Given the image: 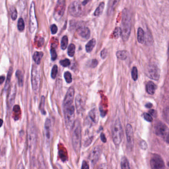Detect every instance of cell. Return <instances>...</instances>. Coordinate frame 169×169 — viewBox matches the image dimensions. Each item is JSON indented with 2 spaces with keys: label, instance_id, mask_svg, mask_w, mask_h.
<instances>
[{
  "label": "cell",
  "instance_id": "11a10c76",
  "mask_svg": "<svg viewBox=\"0 0 169 169\" xmlns=\"http://www.w3.org/2000/svg\"><path fill=\"white\" fill-rule=\"evenodd\" d=\"M166 139V141H167V142L169 144V135H168Z\"/></svg>",
  "mask_w": 169,
  "mask_h": 169
},
{
  "label": "cell",
  "instance_id": "5b68a950",
  "mask_svg": "<svg viewBox=\"0 0 169 169\" xmlns=\"http://www.w3.org/2000/svg\"><path fill=\"white\" fill-rule=\"evenodd\" d=\"M64 120L65 127L68 129H72L75 117V108L73 105L64 108Z\"/></svg>",
  "mask_w": 169,
  "mask_h": 169
},
{
  "label": "cell",
  "instance_id": "816d5d0a",
  "mask_svg": "<svg viewBox=\"0 0 169 169\" xmlns=\"http://www.w3.org/2000/svg\"><path fill=\"white\" fill-rule=\"evenodd\" d=\"M149 112V113L151 114L153 117H156V115H157L156 111L155 110H153H153H152H152H150Z\"/></svg>",
  "mask_w": 169,
  "mask_h": 169
},
{
  "label": "cell",
  "instance_id": "f1b7e54d",
  "mask_svg": "<svg viewBox=\"0 0 169 169\" xmlns=\"http://www.w3.org/2000/svg\"><path fill=\"white\" fill-rule=\"evenodd\" d=\"M12 68L11 67L9 69V71L7 73V77L6 82L5 84V87H4V90L5 91L7 90V89L9 88L10 86V82H11V77L12 75Z\"/></svg>",
  "mask_w": 169,
  "mask_h": 169
},
{
  "label": "cell",
  "instance_id": "ba28073f",
  "mask_svg": "<svg viewBox=\"0 0 169 169\" xmlns=\"http://www.w3.org/2000/svg\"><path fill=\"white\" fill-rule=\"evenodd\" d=\"M37 21L35 12V5L33 2L30 5L29 12V29L30 33L34 32L37 28Z\"/></svg>",
  "mask_w": 169,
  "mask_h": 169
},
{
  "label": "cell",
  "instance_id": "52a82bcc",
  "mask_svg": "<svg viewBox=\"0 0 169 169\" xmlns=\"http://www.w3.org/2000/svg\"><path fill=\"white\" fill-rule=\"evenodd\" d=\"M40 84V70L37 66L33 65L31 70V84L33 90L37 93L39 89Z\"/></svg>",
  "mask_w": 169,
  "mask_h": 169
},
{
  "label": "cell",
  "instance_id": "2e32d148",
  "mask_svg": "<svg viewBox=\"0 0 169 169\" xmlns=\"http://www.w3.org/2000/svg\"><path fill=\"white\" fill-rule=\"evenodd\" d=\"M74 97H75V89L74 87H70L68 89L65 97L64 100L63 102L64 108L73 105Z\"/></svg>",
  "mask_w": 169,
  "mask_h": 169
},
{
  "label": "cell",
  "instance_id": "1f68e13d",
  "mask_svg": "<svg viewBox=\"0 0 169 169\" xmlns=\"http://www.w3.org/2000/svg\"><path fill=\"white\" fill-rule=\"evenodd\" d=\"M121 168L123 169H130L129 162H128V160L126 157H123L121 159Z\"/></svg>",
  "mask_w": 169,
  "mask_h": 169
},
{
  "label": "cell",
  "instance_id": "9f6ffc18",
  "mask_svg": "<svg viewBox=\"0 0 169 169\" xmlns=\"http://www.w3.org/2000/svg\"><path fill=\"white\" fill-rule=\"evenodd\" d=\"M2 123H3V121H2V120L1 119V127L2 126Z\"/></svg>",
  "mask_w": 169,
  "mask_h": 169
},
{
  "label": "cell",
  "instance_id": "f907efd6",
  "mask_svg": "<svg viewBox=\"0 0 169 169\" xmlns=\"http://www.w3.org/2000/svg\"><path fill=\"white\" fill-rule=\"evenodd\" d=\"M101 139L102 141H103V142L105 143L106 142L107 139L106 137H105V134L104 133H101L100 135Z\"/></svg>",
  "mask_w": 169,
  "mask_h": 169
},
{
  "label": "cell",
  "instance_id": "f35d334b",
  "mask_svg": "<svg viewBox=\"0 0 169 169\" xmlns=\"http://www.w3.org/2000/svg\"><path fill=\"white\" fill-rule=\"evenodd\" d=\"M58 68L57 65H54L52 68L51 71V77L52 79H55L57 76L58 74Z\"/></svg>",
  "mask_w": 169,
  "mask_h": 169
},
{
  "label": "cell",
  "instance_id": "4fadbf2b",
  "mask_svg": "<svg viewBox=\"0 0 169 169\" xmlns=\"http://www.w3.org/2000/svg\"><path fill=\"white\" fill-rule=\"evenodd\" d=\"M44 135L47 145H49L52 139L53 130H52V122L50 118H47L45 121L44 126Z\"/></svg>",
  "mask_w": 169,
  "mask_h": 169
},
{
  "label": "cell",
  "instance_id": "30bf717a",
  "mask_svg": "<svg viewBox=\"0 0 169 169\" xmlns=\"http://www.w3.org/2000/svg\"><path fill=\"white\" fill-rule=\"evenodd\" d=\"M155 132L156 135L162 138H167L169 135V129L163 123L159 122L155 126Z\"/></svg>",
  "mask_w": 169,
  "mask_h": 169
},
{
  "label": "cell",
  "instance_id": "cb8c5ba5",
  "mask_svg": "<svg viewBox=\"0 0 169 169\" xmlns=\"http://www.w3.org/2000/svg\"><path fill=\"white\" fill-rule=\"evenodd\" d=\"M16 76L17 77L18 85L21 87H22L23 85V82H24L23 73H22L21 70H17V71H16Z\"/></svg>",
  "mask_w": 169,
  "mask_h": 169
},
{
  "label": "cell",
  "instance_id": "681fc988",
  "mask_svg": "<svg viewBox=\"0 0 169 169\" xmlns=\"http://www.w3.org/2000/svg\"><path fill=\"white\" fill-rule=\"evenodd\" d=\"M120 0H113V2L112 6L111 9L113 10L115 9L117 5L118 4V2H120Z\"/></svg>",
  "mask_w": 169,
  "mask_h": 169
},
{
  "label": "cell",
  "instance_id": "9a60e30c",
  "mask_svg": "<svg viewBox=\"0 0 169 169\" xmlns=\"http://www.w3.org/2000/svg\"><path fill=\"white\" fill-rule=\"evenodd\" d=\"M126 136H127L128 146L132 150L134 146V135L133 128L130 124H128L126 126Z\"/></svg>",
  "mask_w": 169,
  "mask_h": 169
},
{
  "label": "cell",
  "instance_id": "f546056e",
  "mask_svg": "<svg viewBox=\"0 0 169 169\" xmlns=\"http://www.w3.org/2000/svg\"><path fill=\"white\" fill-rule=\"evenodd\" d=\"M104 7H105V3L104 2H101L99 6L95 11L94 13V16H96V17L100 16L103 12Z\"/></svg>",
  "mask_w": 169,
  "mask_h": 169
},
{
  "label": "cell",
  "instance_id": "3957f363",
  "mask_svg": "<svg viewBox=\"0 0 169 169\" xmlns=\"http://www.w3.org/2000/svg\"><path fill=\"white\" fill-rule=\"evenodd\" d=\"M27 135L29 151L31 154H33L36 147L37 133L36 127L33 123H30L28 126L27 128Z\"/></svg>",
  "mask_w": 169,
  "mask_h": 169
},
{
  "label": "cell",
  "instance_id": "7402d4cb",
  "mask_svg": "<svg viewBox=\"0 0 169 169\" xmlns=\"http://www.w3.org/2000/svg\"><path fill=\"white\" fill-rule=\"evenodd\" d=\"M21 115V108L19 105H15L13 107V118L15 121H18Z\"/></svg>",
  "mask_w": 169,
  "mask_h": 169
},
{
  "label": "cell",
  "instance_id": "44dd1931",
  "mask_svg": "<svg viewBox=\"0 0 169 169\" xmlns=\"http://www.w3.org/2000/svg\"><path fill=\"white\" fill-rule=\"evenodd\" d=\"M156 88H157L156 85L152 81H149L147 82V84H146V91L149 94L153 95L155 92Z\"/></svg>",
  "mask_w": 169,
  "mask_h": 169
},
{
  "label": "cell",
  "instance_id": "d6986e66",
  "mask_svg": "<svg viewBox=\"0 0 169 169\" xmlns=\"http://www.w3.org/2000/svg\"><path fill=\"white\" fill-rule=\"evenodd\" d=\"M77 33L80 36L85 39H88L90 36L89 29L85 27H81L79 28L77 30Z\"/></svg>",
  "mask_w": 169,
  "mask_h": 169
},
{
  "label": "cell",
  "instance_id": "5bb4252c",
  "mask_svg": "<svg viewBox=\"0 0 169 169\" xmlns=\"http://www.w3.org/2000/svg\"><path fill=\"white\" fill-rule=\"evenodd\" d=\"M150 165L152 169H163L165 164L162 157L159 155L153 154L150 160Z\"/></svg>",
  "mask_w": 169,
  "mask_h": 169
},
{
  "label": "cell",
  "instance_id": "7c38bea8",
  "mask_svg": "<svg viewBox=\"0 0 169 169\" xmlns=\"http://www.w3.org/2000/svg\"><path fill=\"white\" fill-rule=\"evenodd\" d=\"M102 152V148L100 145H97L93 148L89 156V160L93 166L98 162Z\"/></svg>",
  "mask_w": 169,
  "mask_h": 169
},
{
  "label": "cell",
  "instance_id": "8fae6325",
  "mask_svg": "<svg viewBox=\"0 0 169 169\" xmlns=\"http://www.w3.org/2000/svg\"><path fill=\"white\" fill-rule=\"evenodd\" d=\"M147 75L150 79L155 80H158L160 76V70L156 65H149L146 70Z\"/></svg>",
  "mask_w": 169,
  "mask_h": 169
},
{
  "label": "cell",
  "instance_id": "836d02e7",
  "mask_svg": "<svg viewBox=\"0 0 169 169\" xmlns=\"http://www.w3.org/2000/svg\"><path fill=\"white\" fill-rule=\"evenodd\" d=\"M68 44V38L66 36H64L62 39L60 47L62 50L66 49Z\"/></svg>",
  "mask_w": 169,
  "mask_h": 169
},
{
  "label": "cell",
  "instance_id": "4dcf8cb0",
  "mask_svg": "<svg viewBox=\"0 0 169 169\" xmlns=\"http://www.w3.org/2000/svg\"><path fill=\"white\" fill-rule=\"evenodd\" d=\"M45 97L42 96L41 97V100H40V104H39V109L41 113L43 115H46V111L45 110Z\"/></svg>",
  "mask_w": 169,
  "mask_h": 169
},
{
  "label": "cell",
  "instance_id": "e575fe53",
  "mask_svg": "<svg viewBox=\"0 0 169 169\" xmlns=\"http://www.w3.org/2000/svg\"><path fill=\"white\" fill-rule=\"evenodd\" d=\"M17 27L19 31H23L25 27L24 21L22 18H20L18 19V23H17Z\"/></svg>",
  "mask_w": 169,
  "mask_h": 169
},
{
  "label": "cell",
  "instance_id": "e0dca14e",
  "mask_svg": "<svg viewBox=\"0 0 169 169\" xmlns=\"http://www.w3.org/2000/svg\"><path fill=\"white\" fill-rule=\"evenodd\" d=\"M85 106V100L84 98L80 94H78L75 98V108L77 113L80 114L84 112Z\"/></svg>",
  "mask_w": 169,
  "mask_h": 169
},
{
  "label": "cell",
  "instance_id": "d4e9b609",
  "mask_svg": "<svg viewBox=\"0 0 169 169\" xmlns=\"http://www.w3.org/2000/svg\"><path fill=\"white\" fill-rule=\"evenodd\" d=\"M59 155L60 158L63 162H65L68 159V155L64 147H60L59 149Z\"/></svg>",
  "mask_w": 169,
  "mask_h": 169
},
{
  "label": "cell",
  "instance_id": "83f0119b",
  "mask_svg": "<svg viewBox=\"0 0 169 169\" xmlns=\"http://www.w3.org/2000/svg\"><path fill=\"white\" fill-rule=\"evenodd\" d=\"M96 45V40L95 39H92L90 40L87 44L86 45L85 49L87 53H90L93 50V48L95 47Z\"/></svg>",
  "mask_w": 169,
  "mask_h": 169
},
{
  "label": "cell",
  "instance_id": "b9f144b4",
  "mask_svg": "<svg viewBox=\"0 0 169 169\" xmlns=\"http://www.w3.org/2000/svg\"><path fill=\"white\" fill-rule=\"evenodd\" d=\"M51 59L52 60H56L57 58V54L56 52V50H55V49L52 48L51 49Z\"/></svg>",
  "mask_w": 169,
  "mask_h": 169
},
{
  "label": "cell",
  "instance_id": "4316f807",
  "mask_svg": "<svg viewBox=\"0 0 169 169\" xmlns=\"http://www.w3.org/2000/svg\"><path fill=\"white\" fill-rule=\"evenodd\" d=\"M43 56V53L42 52H36L34 53L33 56V59L34 60L35 63L38 65L40 64L41 63V59L42 58Z\"/></svg>",
  "mask_w": 169,
  "mask_h": 169
},
{
  "label": "cell",
  "instance_id": "9c48e42d",
  "mask_svg": "<svg viewBox=\"0 0 169 169\" xmlns=\"http://www.w3.org/2000/svg\"><path fill=\"white\" fill-rule=\"evenodd\" d=\"M65 0H58L54 12V17L57 21L61 19L65 10Z\"/></svg>",
  "mask_w": 169,
  "mask_h": 169
},
{
  "label": "cell",
  "instance_id": "d6a6232c",
  "mask_svg": "<svg viewBox=\"0 0 169 169\" xmlns=\"http://www.w3.org/2000/svg\"><path fill=\"white\" fill-rule=\"evenodd\" d=\"M75 47L74 44H71L68 47V54L70 57H72L75 53Z\"/></svg>",
  "mask_w": 169,
  "mask_h": 169
},
{
  "label": "cell",
  "instance_id": "ab89813d",
  "mask_svg": "<svg viewBox=\"0 0 169 169\" xmlns=\"http://www.w3.org/2000/svg\"><path fill=\"white\" fill-rule=\"evenodd\" d=\"M60 63L62 66H64V67H67V66L70 65V60H69V59H65L60 60Z\"/></svg>",
  "mask_w": 169,
  "mask_h": 169
},
{
  "label": "cell",
  "instance_id": "7dc6e473",
  "mask_svg": "<svg viewBox=\"0 0 169 169\" xmlns=\"http://www.w3.org/2000/svg\"><path fill=\"white\" fill-rule=\"evenodd\" d=\"M98 60L96 59H93V60H92L91 64V66L92 68H95V67H96L97 65H98Z\"/></svg>",
  "mask_w": 169,
  "mask_h": 169
},
{
  "label": "cell",
  "instance_id": "60d3db41",
  "mask_svg": "<svg viewBox=\"0 0 169 169\" xmlns=\"http://www.w3.org/2000/svg\"><path fill=\"white\" fill-rule=\"evenodd\" d=\"M143 117L146 121L149 122H151L153 121V118H152V115L150 114V113H144Z\"/></svg>",
  "mask_w": 169,
  "mask_h": 169
},
{
  "label": "cell",
  "instance_id": "8d00e7d4",
  "mask_svg": "<svg viewBox=\"0 0 169 169\" xmlns=\"http://www.w3.org/2000/svg\"><path fill=\"white\" fill-rule=\"evenodd\" d=\"M10 10H11V15L12 19L13 21H15L17 19V11L16 10V8L15 7H11V9H10Z\"/></svg>",
  "mask_w": 169,
  "mask_h": 169
},
{
  "label": "cell",
  "instance_id": "603a6c76",
  "mask_svg": "<svg viewBox=\"0 0 169 169\" xmlns=\"http://www.w3.org/2000/svg\"><path fill=\"white\" fill-rule=\"evenodd\" d=\"M145 32L142 28H138V42L143 44L145 42Z\"/></svg>",
  "mask_w": 169,
  "mask_h": 169
},
{
  "label": "cell",
  "instance_id": "7a4b0ae2",
  "mask_svg": "<svg viewBox=\"0 0 169 169\" xmlns=\"http://www.w3.org/2000/svg\"><path fill=\"white\" fill-rule=\"evenodd\" d=\"M72 133V144L74 150L79 154L81 146V127L79 120L75 121L73 128Z\"/></svg>",
  "mask_w": 169,
  "mask_h": 169
},
{
  "label": "cell",
  "instance_id": "8992f818",
  "mask_svg": "<svg viewBox=\"0 0 169 169\" xmlns=\"http://www.w3.org/2000/svg\"><path fill=\"white\" fill-rule=\"evenodd\" d=\"M84 6L83 2L80 1L73 2L69 6V13L75 17L83 16L85 12Z\"/></svg>",
  "mask_w": 169,
  "mask_h": 169
},
{
  "label": "cell",
  "instance_id": "277c9868",
  "mask_svg": "<svg viewBox=\"0 0 169 169\" xmlns=\"http://www.w3.org/2000/svg\"><path fill=\"white\" fill-rule=\"evenodd\" d=\"M112 138L115 145H119L122 141L123 131L122 126L119 119H117L113 123L112 128Z\"/></svg>",
  "mask_w": 169,
  "mask_h": 169
},
{
  "label": "cell",
  "instance_id": "ee69618b",
  "mask_svg": "<svg viewBox=\"0 0 169 169\" xmlns=\"http://www.w3.org/2000/svg\"><path fill=\"white\" fill-rule=\"evenodd\" d=\"M140 146L141 148L143 150H146V149L147 148V144L146 143V142L144 140L140 141Z\"/></svg>",
  "mask_w": 169,
  "mask_h": 169
},
{
  "label": "cell",
  "instance_id": "f5cc1de1",
  "mask_svg": "<svg viewBox=\"0 0 169 169\" xmlns=\"http://www.w3.org/2000/svg\"><path fill=\"white\" fill-rule=\"evenodd\" d=\"M5 77L4 76H1L0 77V82H1V84H2L3 83V82L4 81V80H5Z\"/></svg>",
  "mask_w": 169,
  "mask_h": 169
},
{
  "label": "cell",
  "instance_id": "bcb514c9",
  "mask_svg": "<svg viewBox=\"0 0 169 169\" xmlns=\"http://www.w3.org/2000/svg\"><path fill=\"white\" fill-rule=\"evenodd\" d=\"M108 52L107 50L106 49H104L101 51V58L104 59L105 58H106L107 56Z\"/></svg>",
  "mask_w": 169,
  "mask_h": 169
},
{
  "label": "cell",
  "instance_id": "f6af8a7d",
  "mask_svg": "<svg viewBox=\"0 0 169 169\" xmlns=\"http://www.w3.org/2000/svg\"><path fill=\"white\" fill-rule=\"evenodd\" d=\"M51 31L52 34H56L58 31V27L55 24H53L51 27Z\"/></svg>",
  "mask_w": 169,
  "mask_h": 169
},
{
  "label": "cell",
  "instance_id": "d590c367",
  "mask_svg": "<svg viewBox=\"0 0 169 169\" xmlns=\"http://www.w3.org/2000/svg\"><path fill=\"white\" fill-rule=\"evenodd\" d=\"M64 78L65 81L68 84H70L72 82L73 79H72V76H71V74H70V72H69V71L65 72L64 74Z\"/></svg>",
  "mask_w": 169,
  "mask_h": 169
},
{
  "label": "cell",
  "instance_id": "db71d44e",
  "mask_svg": "<svg viewBox=\"0 0 169 169\" xmlns=\"http://www.w3.org/2000/svg\"><path fill=\"white\" fill-rule=\"evenodd\" d=\"M145 107L146 108H151L152 107V104L150 103H147V104H146V105H145Z\"/></svg>",
  "mask_w": 169,
  "mask_h": 169
},
{
  "label": "cell",
  "instance_id": "7bdbcfd3",
  "mask_svg": "<svg viewBox=\"0 0 169 169\" xmlns=\"http://www.w3.org/2000/svg\"><path fill=\"white\" fill-rule=\"evenodd\" d=\"M113 35H114V36L116 38H118L120 36H121V28H118V27L116 28L113 31Z\"/></svg>",
  "mask_w": 169,
  "mask_h": 169
},
{
  "label": "cell",
  "instance_id": "74e56055",
  "mask_svg": "<svg viewBox=\"0 0 169 169\" xmlns=\"http://www.w3.org/2000/svg\"><path fill=\"white\" fill-rule=\"evenodd\" d=\"M132 76L133 80H134V81H136L138 80V70L137 68L134 66L133 67L132 70Z\"/></svg>",
  "mask_w": 169,
  "mask_h": 169
},
{
  "label": "cell",
  "instance_id": "c3c4849f",
  "mask_svg": "<svg viewBox=\"0 0 169 169\" xmlns=\"http://www.w3.org/2000/svg\"><path fill=\"white\" fill-rule=\"evenodd\" d=\"M89 167L87 164V162L85 161H84L82 162V167H81V169H89Z\"/></svg>",
  "mask_w": 169,
  "mask_h": 169
},
{
  "label": "cell",
  "instance_id": "484cf974",
  "mask_svg": "<svg viewBox=\"0 0 169 169\" xmlns=\"http://www.w3.org/2000/svg\"><path fill=\"white\" fill-rule=\"evenodd\" d=\"M116 56L118 59L121 60H125L127 59L128 56V51L125 50L118 51L116 53Z\"/></svg>",
  "mask_w": 169,
  "mask_h": 169
},
{
  "label": "cell",
  "instance_id": "ffe728a7",
  "mask_svg": "<svg viewBox=\"0 0 169 169\" xmlns=\"http://www.w3.org/2000/svg\"><path fill=\"white\" fill-rule=\"evenodd\" d=\"M88 116L93 123H98L99 121V112L96 108H94L90 111L88 113Z\"/></svg>",
  "mask_w": 169,
  "mask_h": 169
},
{
  "label": "cell",
  "instance_id": "ac0fdd59",
  "mask_svg": "<svg viewBox=\"0 0 169 169\" xmlns=\"http://www.w3.org/2000/svg\"><path fill=\"white\" fill-rule=\"evenodd\" d=\"M16 94V88L15 86H12L9 89L8 96H7V107H11L15 102V97Z\"/></svg>",
  "mask_w": 169,
  "mask_h": 169
},
{
  "label": "cell",
  "instance_id": "6da1fadb",
  "mask_svg": "<svg viewBox=\"0 0 169 169\" xmlns=\"http://www.w3.org/2000/svg\"><path fill=\"white\" fill-rule=\"evenodd\" d=\"M132 28V19L128 10L124 9L123 11L121 26V36L123 40L127 41L131 34Z\"/></svg>",
  "mask_w": 169,
  "mask_h": 169
}]
</instances>
